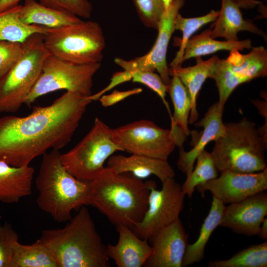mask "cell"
<instances>
[{"label":"cell","mask_w":267,"mask_h":267,"mask_svg":"<svg viewBox=\"0 0 267 267\" xmlns=\"http://www.w3.org/2000/svg\"><path fill=\"white\" fill-rule=\"evenodd\" d=\"M153 180L143 181L129 173H116L108 167L89 181V205L96 208L116 226L132 229L147 209Z\"/></svg>","instance_id":"7a4b0ae2"},{"label":"cell","mask_w":267,"mask_h":267,"mask_svg":"<svg viewBox=\"0 0 267 267\" xmlns=\"http://www.w3.org/2000/svg\"><path fill=\"white\" fill-rule=\"evenodd\" d=\"M92 100L66 91L48 106H35L25 117L0 118V161L14 167L30 165L49 149L66 146Z\"/></svg>","instance_id":"6da1fadb"},{"label":"cell","mask_w":267,"mask_h":267,"mask_svg":"<svg viewBox=\"0 0 267 267\" xmlns=\"http://www.w3.org/2000/svg\"><path fill=\"white\" fill-rule=\"evenodd\" d=\"M236 3L240 8L251 9L256 7L261 1L257 0H232Z\"/></svg>","instance_id":"f35d334b"},{"label":"cell","mask_w":267,"mask_h":267,"mask_svg":"<svg viewBox=\"0 0 267 267\" xmlns=\"http://www.w3.org/2000/svg\"><path fill=\"white\" fill-rule=\"evenodd\" d=\"M132 81L134 83L142 84L155 91L161 98L172 116L169 106L166 100L168 86L162 80L159 75L149 71H137L134 73Z\"/></svg>","instance_id":"d590c367"},{"label":"cell","mask_w":267,"mask_h":267,"mask_svg":"<svg viewBox=\"0 0 267 267\" xmlns=\"http://www.w3.org/2000/svg\"><path fill=\"white\" fill-rule=\"evenodd\" d=\"M267 75V50L259 46L252 47L245 54L233 49L226 59L218 57L212 65L209 78L215 81L219 95L218 102L224 107L238 86Z\"/></svg>","instance_id":"30bf717a"},{"label":"cell","mask_w":267,"mask_h":267,"mask_svg":"<svg viewBox=\"0 0 267 267\" xmlns=\"http://www.w3.org/2000/svg\"><path fill=\"white\" fill-rule=\"evenodd\" d=\"M219 13V10L212 9L206 15L191 18H184L179 12L178 13L175 20V29L181 31L182 36L179 50L170 64V68L181 65L186 45L192 35L204 25L215 22Z\"/></svg>","instance_id":"f1b7e54d"},{"label":"cell","mask_w":267,"mask_h":267,"mask_svg":"<svg viewBox=\"0 0 267 267\" xmlns=\"http://www.w3.org/2000/svg\"><path fill=\"white\" fill-rule=\"evenodd\" d=\"M44 43L49 55L77 64L101 63L105 46L102 28L91 21L47 28Z\"/></svg>","instance_id":"8992f818"},{"label":"cell","mask_w":267,"mask_h":267,"mask_svg":"<svg viewBox=\"0 0 267 267\" xmlns=\"http://www.w3.org/2000/svg\"><path fill=\"white\" fill-rule=\"evenodd\" d=\"M23 49V43L0 41V79L16 64Z\"/></svg>","instance_id":"836d02e7"},{"label":"cell","mask_w":267,"mask_h":267,"mask_svg":"<svg viewBox=\"0 0 267 267\" xmlns=\"http://www.w3.org/2000/svg\"><path fill=\"white\" fill-rule=\"evenodd\" d=\"M224 133L216 139L211 153L219 172L253 173L266 168L267 140L254 122L243 118L225 123Z\"/></svg>","instance_id":"5b68a950"},{"label":"cell","mask_w":267,"mask_h":267,"mask_svg":"<svg viewBox=\"0 0 267 267\" xmlns=\"http://www.w3.org/2000/svg\"><path fill=\"white\" fill-rule=\"evenodd\" d=\"M264 0V1H267V0Z\"/></svg>","instance_id":"7bdbcfd3"},{"label":"cell","mask_w":267,"mask_h":267,"mask_svg":"<svg viewBox=\"0 0 267 267\" xmlns=\"http://www.w3.org/2000/svg\"><path fill=\"white\" fill-rule=\"evenodd\" d=\"M184 1L185 0H173L165 10L159 21L155 43L147 54L130 60L117 57L114 59L115 63L124 70L132 72L157 71L164 83L168 86L171 80L166 59L168 47L175 31L176 17Z\"/></svg>","instance_id":"4fadbf2b"},{"label":"cell","mask_w":267,"mask_h":267,"mask_svg":"<svg viewBox=\"0 0 267 267\" xmlns=\"http://www.w3.org/2000/svg\"><path fill=\"white\" fill-rule=\"evenodd\" d=\"M134 72L124 70L123 71L117 72L113 74L111 78L110 83L108 85L94 94L90 96V98L92 101H96L105 93L109 91L116 86L124 83L125 82L132 80Z\"/></svg>","instance_id":"74e56055"},{"label":"cell","mask_w":267,"mask_h":267,"mask_svg":"<svg viewBox=\"0 0 267 267\" xmlns=\"http://www.w3.org/2000/svg\"><path fill=\"white\" fill-rule=\"evenodd\" d=\"M223 108L218 102H216L208 109L202 119L195 123L196 127H202L203 130L193 148L185 151L183 146L179 147L177 166L186 177L192 171L197 156L205 150L206 146L224 133L225 127L222 121Z\"/></svg>","instance_id":"e0dca14e"},{"label":"cell","mask_w":267,"mask_h":267,"mask_svg":"<svg viewBox=\"0 0 267 267\" xmlns=\"http://www.w3.org/2000/svg\"><path fill=\"white\" fill-rule=\"evenodd\" d=\"M22 55L16 64L0 79V113H14L25 101L37 82L43 64L49 55L44 34L34 33L23 42Z\"/></svg>","instance_id":"52a82bcc"},{"label":"cell","mask_w":267,"mask_h":267,"mask_svg":"<svg viewBox=\"0 0 267 267\" xmlns=\"http://www.w3.org/2000/svg\"><path fill=\"white\" fill-rule=\"evenodd\" d=\"M59 150L43 155L36 186L39 208L57 222L69 221L73 211L89 205V181L80 180L62 165Z\"/></svg>","instance_id":"277c9868"},{"label":"cell","mask_w":267,"mask_h":267,"mask_svg":"<svg viewBox=\"0 0 267 267\" xmlns=\"http://www.w3.org/2000/svg\"><path fill=\"white\" fill-rule=\"evenodd\" d=\"M209 267H267V241L252 245L239 251L230 258L208 263Z\"/></svg>","instance_id":"f546056e"},{"label":"cell","mask_w":267,"mask_h":267,"mask_svg":"<svg viewBox=\"0 0 267 267\" xmlns=\"http://www.w3.org/2000/svg\"><path fill=\"white\" fill-rule=\"evenodd\" d=\"M116 229L119 234L118 242L106 246L109 259L118 267L144 266L151 253L148 240L139 238L126 225H116Z\"/></svg>","instance_id":"ac0fdd59"},{"label":"cell","mask_w":267,"mask_h":267,"mask_svg":"<svg viewBox=\"0 0 267 267\" xmlns=\"http://www.w3.org/2000/svg\"><path fill=\"white\" fill-rule=\"evenodd\" d=\"M172 0H162L164 3L165 9L169 6Z\"/></svg>","instance_id":"b9f144b4"},{"label":"cell","mask_w":267,"mask_h":267,"mask_svg":"<svg viewBox=\"0 0 267 267\" xmlns=\"http://www.w3.org/2000/svg\"><path fill=\"white\" fill-rule=\"evenodd\" d=\"M11 267H57V265L48 249L39 239L31 244L17 243Z\"/></svg>","instance_id":"83f0119b"},{"label":"cell","mask_w":267,"mask_h":267,"mask_svg":"<svg viewBox=\"0 0 267 267\" xmlns=\"http://www.w3.org/2000/svg\"><path fill=\"white\" fill-rule=\"evenodd\" d=\"M19 235L8 222L0 223V267H11Z\"/></svg>","instance_id":"d6a6232c"},{"label":"cell","mask_w":267,"mask_h":267,"mask_svg":"<svg viewBox=\"0 0 267 267\" xmlns=\"http://www.w3.org/2000/svg\"><path fill=\"white\" fill-rule=\"evenodd\" d=\"M107 167L116 173H129L140 179L154 175L161 182L175 176L168 160L134 154L129 156L111 155L108 159Z\"/></svg>","instance_id":"d6986e66"},{"label":"cell","mask_w":267,"mask_h":267,"mask_svg":"<svg viewBox=\"0 0 267 267\" xmlns=\"http://www.w3.org/2000/svg\"><path fill=\"white\" fill-rule=\"evenodd\" d=\"M34 173L30 165L14 167L0 161V202L16 203L31 195Z\"/></svg>","instance_id":"44dd1931"},{"label":"cell","mask_w":267,"mask_h":267,"mask_svg":"<svg viewBox=\"0 0 267 267\" xmlns=\"http://www.w3.org/2000/svg\"><path fill=\"white\" fill-rule=\"evenodd\" d=\"M196 165L186 177L181 188L183 193L191 198L198 185L218 177V170L210 152L203 150L197 157Z\"/></svg>","instance_id":"4dcf8cb0"},{"label":"cell","mask_w":267,"mask_h":267,"mask_svg":"<svg viewBox=\"0 0 267 267\" xmlns=\"http://www.w3.org/2000/svg\"><path fill=\"white\" fill-rule=\"evenodd\" d=\"M140 19L147 27L157 30L165 8L162 0H134Z\"/></svg>","instance_id":"1f68e13d"},{"label":"cell","mask_w":267,"mask_h":267,"mask_svg":"<svg viewBox=\"0 0 267 267\" xmlns=\"http://www.w3.org/2000/svg\"><path fill=\"white\" fill-rule=\"evenodd\" d=\"M157 190L155 182L150 187L147 209L141 221L132 229L139 238L148 240L154 233L179 219L184 208L181 186L174 178L162 182Z\"/></svg>","instance_id":"7c38bea8"},{"label":"cell","mask_w":267,"mask_h":267,"mask_svg":"<svg viewBox=\"0 0 267 267\" xmlns=\"http://www.w3.org/2000/svg\"><path fill=\"white\" fill-rule=\"evenodd\" d=\"M100 66L101 63L77 64L49 54L24 104L30 107L40 97L61 89L89 97L92 95L93 77Z\"/></svg>","instance_id":"9c48e42d"},{"label":"cell","mask_w":267,"mask_h":267,"mask_svg":"<svg viewBox=\"0 0 267 267\" xmlns=\"http://www.w3.org/2000/svg\"><path fill=\"white\" fill-rule=\"evenodd\" d=\"M258 235L262 239L267 240V219L266 218L262 223Z\"/></svg>","instance_id":"60d3db41"},{"label":"cell","mask_w":267,"mask_h":267,"mask_svg":"<svg viewBox=\"0 0 267 267\" xmlns=\"http://www.w3.org/2000/svg\"><path fill=\"white\" fill-rule=\"evenodd\" d=\"M39 2L44 6L67 11L84 18H89L92 10V5L88 0H39Z\"/></svg>","instance_id":"e575fe53"},{"label":"cell","mask_w":267,"mask_h":267,"mask_svg":"<svg viewBox=\"0 0 267 267\" xmlns=\"http://www.w3.org/2000/svg\"><path fill=\"white\" fill-rule=\"evenodd\" d=\"M148 240L151 253L144 267H182L188 234L179 219L157 231Z\"/></svg>","instance_id":"9a60e30c"},{"label":"cell","mask_w":267,"mask_h":267,"mask_svg":"<svg viewBox=\"0 0 267 267\" xmlns=\"http://www.w3.org/2000/svg\"><path fill=\"white\" fill-rule=\"evenodd\" d=\"M221 8L219 15L213 23L210 36L215 39L223 38L226 41H239L238 33L247 31L261 36L267 41L265 32L253 23V20L245 19L239 6L232 0H221Z\"/></svg>","instance_id":"ffe728a7"},{"label":"cell","mask_w":267,"mask_h":267,"mask_svg":"<svg viewBox=\"0 0 267 267\" xmlns=\"http://www.w3.org/2000/svg\"><path fill=\"white\" fill-rule=\"evenodd\" d=\"M225 206L213 196L209 212L201 225L197 239L194 243L187 246L182 262V267L200 262L204 257L206 245L211 235L219 226Z\"/></svg>","instance_id":"cb8c5ba5"},{"label":"cell","mask_w":267,"mask_h":267,"mask_svg":"<svg viewBox=\"0 0 267 267\" xmlns=\"http://www.w3.org/2000/svg\"><path fill=\"white\" fill-rule=\"evenodd\" d=\"M62 228L45 229L39 239L48 249L57 267H110L103 243L86 206Z\"/></svg>","instance_id":"3957f363"},{"label":"cell","mask_w":267,"mask_h":267,"mask_svg":"<svg viewBox=\"0 0 267 267\" xmlns=\"http://www.w3.org/2000/svg\"><path fill=\"white\" fill-rule=\"evenodd\" d=\"M267 215V194L257 193L225 206L219 226L248 236L258 235Z\"/></svg>","instance_id":"2e32d148"},{"label":"cell","mask_w":267,"mask_h":267,"mask_svg":"<svg viewBox=\"0 0 267 267\" xmlns=\"http://www.w3.org/2000/svg\"><path fill=\"white\" fill-rule=\"evenodd\" d=\"M211 30V29H207L189 40L184 49L183 61L220 50L237 49L243 51L245 48L251 49L252 47L250 39L235 42L216 40L210 36Z\"/></svg>","instance_id":"d4e9b609"},{"label":"cell","mask_w":267,"mask_h":267,"mask_svg":"<svg viewBox=\"0 0 267 267\" xmlns=\"http://www.w3.org/2000/svg\"><path fill=\"white\" fill-rule=\"evenodd\" d=\"M22 5L0 13V41L23 43L31 35L40 33L44 34L47 28L35 25H27L19 19Z\"/></svg>","instance_id":"4316f807"},{"label":"cell","mask_w":267,"mask_h":267,"mask_svg":"<svg viewBox=\"0 0 267 267\" xmlns=\"http://www.w3.org/2000/svg\"><path fill=\"white\" fill-rule=\"evenodd\" d=\"M21 0H0V13L12 9L18 4Z\"/></svg>","instance_id":"ab89813d"},{"label":"cell","mask_w":267,"mask_h":267,"mask_svg":"<svg viewBox=\"0 0 267 267\" xmlns=\"http://www.w3.org/2000/svg\"><path fill=\"white\" fill-rule=\"evenodd\" d=\"M19 19L25 24L48 28H59L83 21L72 13L44 6L36 0H24L20 10Z\"/></svg>","instance_id":"7402d4cb"},{"label":"cell","mask_w":267,"mask_h":267,"mask_svg":"<svg viewBox=\"0 0 267 267\" xmlns=\"http://www.w3.org/2000/svg\"><path fill=\"white\" fill-rule=\"evenodd\" d=\"M142 89L137 88L126 91H119L115 89L109 94H103L99 99L102 106L105 107L112 106L126 98L140 93Z\"/></svg>","instance_id":"8d00e7d4"},{"label":"cell","mask_w":267,"mask_h":267,"mask_svg":"<svg viewBox=\"0 0 267 267\" xmlns=\"http://www.w3.org/2000/svg\"><path fill=\"white\" fill-rule=\"evenodd\" d=\"M111 137L122 151L166 160L177 146L171 129L147 120L111 129Z\"/></svg>","instance_id":"8fae6325"},{"label":"cell","mask_w":267,"mask_h":267,"mask_svg":"<svg viewBox=\"0 0 267 267\" xmlns=\"http://www.w3.org/2000/svg\"><path fill=\"white\" fill-rule=\"evenodd\" d=\"M172 77L167 90L174 106L173 115L171 117V127L178 128L188 136L190 134L188 124L191 99L187 89L179 78L175 75Z\"/></svg>","instance_id":"484cf974"},{"label":"cell","mask_w":267,"mask_h":267,"mask_svg":"<svg viewBox=\"0 0 267 267\" xmlns=\"http://www.w3.org/2000/svg\"><path fill=\"white\" fill-rule=\"evenodd\" d=\"M218 58L214 55L206 60L201 56L196 57L195 65L182 67L181 66L175 68H169L170 76H177L187 89L191 99V108L189 117L188 123H195L199 117L197 109V99L206 80L209 78L211 69L213 63Z\"/></svg>","instance_id":"603a6c76"},{"label":"cell","mask_w":267,"mask_h":267,"mask_svg":"<svg viewBox=\"0 0 267 267\" xmlns=\"http://www.w3.org/2000/svg\"><path fill=\"white\" fill-rule=\"evenodd\" d=\"M122 151L113 141L111 129L98 118L85 136L72 149L60 155L64 167L76 178L90 181L104 169L106 160Z\"/></svg>","instance_id":"ba28073f"},{"label":"cell","mask_w":267,"mask_h":267,"mask_svg":"<svg viewBox=\"0 0 267 267\" xmlns=\"http://www.w3.org/2000/svg\"><path fill=\"white\" fill-rule=\"evenodd\" d=\"M219 177L198 185L196 189L204 197L209 191L223 204L240 201L267 189V168L253 173L220 172Z\"/></svg>","instance_id":"5bb4252c"}]
</instances>
